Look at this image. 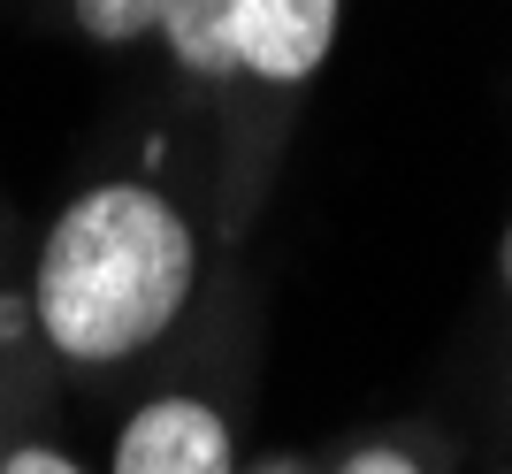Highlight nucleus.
I'll return each instance as SVG.
<instances>
[{"instance_id": "1", "label": "nucleus", "mask_w": 512, "mask_h": 474, "mask_svg": "<svg viewBox=\"0 0 512 474\" xmlns=\"http://www.w3.org/2000/svg\"><path fill=\"white\" fill-rule=\"evenodd\" d=\"M199 283V237L153 184H92L54 215L31 276L46 345L77 367H115L161 345Z\"/></svg>"}, {"instance_id": "2", "label": "nucleus", "mask_w": 512, "mask_h": 474, "mask_svg": "<svg viewBox=\"0 0 512 474\" xmlns=\"http://www.w3.org/2000/svg\"><path fill=\"white\" fill-rule=\"evenodd\" d=\"M107 474H237L230 421L207 398H146L115 436V467Z\"/></svg>"}, {"instance_id": "3", "label": "nucleus", "mask_w": 512, "mask_h": 474, "mask_svg": "<svg viewBox=\"0 0 512 474\" xmlns=\"http://www.w3.org/2000/svg\"><path fill=\"white\" fill-rule=\"evenodd\" d=\"M344 0H237V69L268 85H306L337 46Z\"/></svg>"}, {"instance_id": "4", "label": "nucleus", "mask_w": 512, "mask_h": 474, "mask_svg": "<svg viewBox=\"0 0 512 474\" xmlns=\"http://www.w3.org/2000/svg\"><path fill=\"white\" fill-rule=\"evenodd\" d=\"M161 39L192 77H237V0H169Z\"/></svg>"}, {"instance_id": "5", "label": "nucleus", "mask_w": 512, "mask_h": 474, "mask_svg": "<svg viewBox=\"0 0 512 474\" xmlns=\"http://www.w3.org/2000/svg\"><path fill=\"white\" fill-rule=\"evenodd\" d=\"M77 8V31L100 46H123V39H146V31H161V8L169 0H69Z\"/></svg>"}, {"instance_id": "6", "label": "nucleus", "mask_w": 512, "mask_h": 474, "mask_svg": "<svg viewBox=\"0 0 512 474\" xmlns=\"http://www.w3.org/2000/svg\"><path fill=\"white\" fill-rule=\"evenodd\" d=\"M0 474H85L69 452H54V444H23V452L0 459Z\"/></svg>"}, {"instance_id": "7", "label": "nucleus", "mask_w": 512, "mask_h": 474, "mask_svg": "<svg viewBox=\"0 0 512 474\" xmlns=\"http://www.w3.org/2000/svg\"><path fill=\"white\" fill-rule=\"evenodd\" d=\"M337 474H421V467H413L406 452H390V444H367V452H352Z\"/></svg>"}, {"instance_id": "8", "label": "nucleus", "mask_w": 512, "mask_h": 474, "mask_svg": "<svg viewBox=\"0 0 512 474\" xmlns=\"http://www.w3.org/2000/svg\"><path fill=\"white\" fill-rule=\"evenodd\" d=\"M497 276H505V291H512V222H505V245H497Z\"/></svg>"}]
</instances>
